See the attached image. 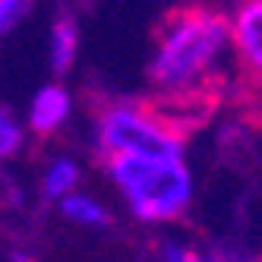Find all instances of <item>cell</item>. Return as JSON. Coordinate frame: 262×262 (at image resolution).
<instances>
[{
	"label": "cell",
	"mask_w": 262,
	"mask_h": 262,
	"mask_svg": "<svg viewBox=\"0 0 262 262\" xmlns=\"http://www.w3.org/2000/svg\"><path fill=\"white\" fill-rule=\"evenodd\" d=\"M7 262H32V259H29L26 253H10V259H7Z\"/></svg>",
	"instance_id": "cell-13"
},
{
	"label": "cell",
	"mask_w": 262,
	"mask_h": 262,
	"mask_svg": "<svg viewBox=\"0 0 262 262\" xmlns=\"http://www.w3.org/2000/svg\"><path fill=\"white\" fill-rule=\"evenodd\" d=\"M92 142L101 158L126 152H183L177 123L161 107L142 101L104 104L92 123Z\"/></svg>",
	"instance_id": "cell-3"
},
{
	"label": "cell",
	"mask_w": 262,
	"mask_h": 262,
	"mask_svg": "<svg viewBox=\"0 0 262 262\" xmlns=\"http://www.w3.org/2000/svg\"><path fill=\"white\" fill-rule=\"evenodd\" d=\"M57 209H60V215H63L70 224H76V228H89V231H98V228H104V224L111 221L107 205H104L98 196L85 193V190L67 193V196L57 202Z\"/></svg>",
	"instance_id": "cell-8"
},
{
	"label": "cell",
	"mask_w": 262,
	"mask_h": 262,
	"mask_svg": "<svg viewBox=\"0 0 262 262\" xmlns=\"http://www.w3.org/2000/svg\"><path fill=\"white\" fill-rule=\"evenodd\" d=\"M205 256H209V262H262V256L250 253L240 243H215L205 250Z\"/></svg>",
	"instance_id": "cell-11"
},
{
	"label": "cell",
	"mask_w": 262,
	"mask_h": 262,
	"mask_svg": "<svg viewBox=\"0 0 262 262\" xmlns=\"http://www.w3.org/2000/svg\"><path fill=\"white\" fill-rule=\"evenodd\" d=\"M29 10H32V0H0V38H7L29 16Z\"/></svg>",
	"instance_id": "cell-10"
},
{
	"label": "cell",
	"mask_w": 262,
	"mask_h": 262,
	"mask_svg": "<svg viewBox=\"0 0 262 262\" xmlns=\"http://www.w3.org/2000/svg\"><path fill=\"white\" fill-rule=\"evenodd\" d=\"M79 23L73 19V16H57L51 26V35H48V63L51 70L63 76V73L73 70L76 63V54H79Z\"/></svg>",
	"instance_id": "cell-6"
},
{
	"label": "cell",
	"mask_w": 262,
	"mask_h": 262,
	"mask_svg": "<svg viewBox=\"0 0 262 262\" xmlns=\"http://www.w3.org/2000/svg\"><path fill=\"white\" fill-rule=\"evenodd\" d=\"M79 183H82V167L76 158H70V155H54L45 167H41V196L51 199V202H60L67 193L73 190H79Z\"/></svg>",
	"instance_id": "cell-7"
},
{
	"label": "cell",
	"mask_w": 262,
	"mask_h": 262,
	"mask_svg": "<svg viewBox=\"0 0 262 262\" xmlns=\"http://www.w3.org/2000/svg\"><path fill=\"white\" fill-rule=\"evenodd\" d=\"M161 262H209L205 250H196L183 240H167L161 247Z\"/></svg>",
	"instance_id": "cell-12"
},
{
	"label": "cell",
	"mask_w": 262,
	"mask_h": 262,
	"mask_svg": "<svg viewBox=\"0 0 262 262\" xmlns=\"http://www.w3.org/2000/svg\"><path fill=\"white\" fill-rule=\"evenodd\" d=\"M228 23L237 79L262 98V0H237Z\"/></svg>",
	"instance_id": "cell-4"
},
{
	"label": "cell",
	"mask_w": 262,
	"mask_h": 262,
	"mask_svg": "<svg viewBox=\"0 0 262 262\" xmlns=\"http://www.w3.org/2000/svg\"><path fill=\"white\" fill-rule=\"evenodd\" d=\"M126 212L142 224H171L193 205L196 183L183 152H126L104 158Z\"/></svg>",
	"instance_id": "cell-2"
},
{
	"label": "cell",
	"mask_w": 262,
	"mask_h": 262,
	"mask_svg": "<svg viewBox=\"0 0 262 262\" xmlns=\"http://www.w3.org/2000/svg\"><path fill=\"white\" fill-rule=\"evenodd\" d=\"M145 76L164 107H199L218 95L237 76L228 13L205 4L167 13L155 29Z\"/></svg>",
	"instance_id": "cell-1"
},
{
	"label": "cell",
	"mask_w": 262,
	"mask_h": 262,
	"mask_svg": "<svg viewBox=\"0 0 262 262\" xmlns=\"http://www.w3.org/2000/svg\"><path fill=\"white\" fill-rule=\"evenodd\" d=\"M70 117H73L70 89L60 85V82H48L32 95L29 111H26V126H29V133L48 139L54 133H60V129L70 123Z\"/></svg>",
	"instance_id": "cell-5"
},
{
	"label": "cell",
	"mask_w": 262,
	"mask_h": 262,
	"mask_svg": "<svg viewBox=\"0 0 262 262\" xmlns=\"http://www.w3.org/2000/svg\"><path fill=\"white\" fill-rule=\"evenodd\" d=\"M26 145V123L13 114L7 104H0V161H10Z\"/></svg>",
	"instance_id": "cell-9"
}]
</instances>
